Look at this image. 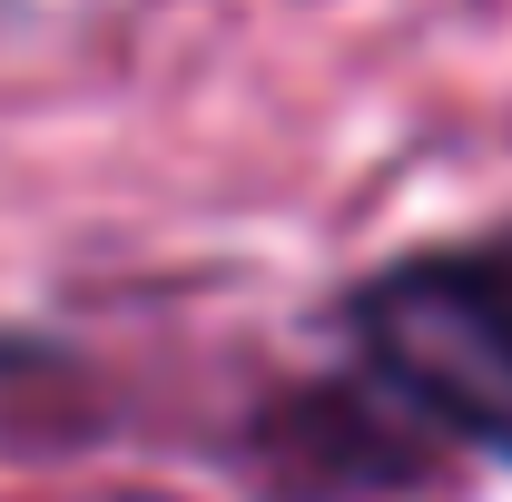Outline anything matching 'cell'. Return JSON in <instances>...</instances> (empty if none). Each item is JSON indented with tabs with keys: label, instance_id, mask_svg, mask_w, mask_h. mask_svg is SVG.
Wrapping results in <instances>:
<instances>
[{
	"label": "cell",
	"instance_id": "cell-1",
	"mask_svg": "<svg viewBox=\"0 0 512 502\" xmlns=\"http://www.w3.org/2000/svg\"><path fill=\"white\" fill-rule=\"evenodd\" d=\"M355 375L434 443L512 473V266L493 237L404 247L345 286Z\"/></svg>",
	"mask_w": 512,
	"mask_h": 502
},
{
	"label": "cell",
	"instance_id": "cell-2",
	"mask_svg": "<svg viewBox=\"0 0 512 502\" xmlns=\"http://www.w3.org/2000/svg\"><path fill=\"white\" fill-rule=\"evenodd\" d=\"M247 473L276 502H394L434 473V443L365 375H316V384H286V394L256 404Z\"/></svg>",
	"mask_w": 512,
	"mask_h": 502
},
{
	"label": "cell",
	"instance_id": "cell-3",
	"mask_svg": "<svg viewBox=\"0 0 512 502\" xmlns=\"http://www.w3.org/2000/svg\"><path fill=\"white\" fill-rule=\"evenodd\" d=\"M493 247H503V266H512V227H503V237H493Z\"/></svg>",
	"mask_w": 512,
	"mask_h": 502
}]
</instances>
